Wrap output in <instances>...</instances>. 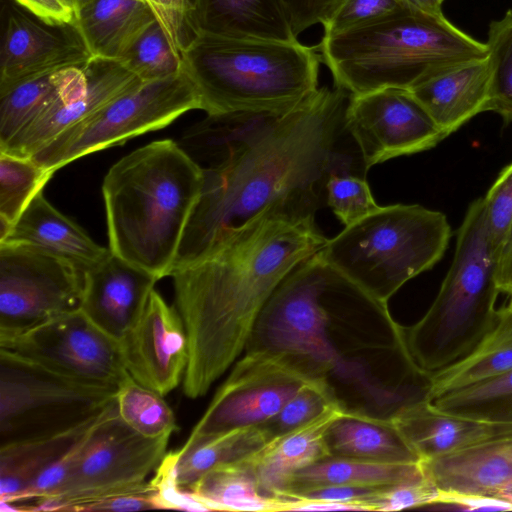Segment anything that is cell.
Instances as JSON below:
<instances>
[{"instance_id":"1","label":"cell","mask_w":512,"mask_h":512,"mask_svg":"<svg viewBox=\"0 0 512 512\" xmlns=\"http://www.w3.org/2000/svg\"><path fill=\"white\" fill-rule=\"evenodd\" d=\"M349 98L342 88L321 87L235 160L202 169L201 194L172 272L199 260L228 234L264 214L315 220L331 174L359 175L356 161L343 150Z\"/></svg>"},{"instance_id":"2","label":"cell","mask_w":512,"mask_h":512,"mask_svg":"<svg viewBox=\"0 0 512 512\" xmlns=\"http://www.w3.org/2000/svg\"><path fill=\"white\" fill-rule=\"evenodd\" d=\"M327 241L315 220L267 213L171 273L174 306L188 338L187 397L205 395L234 363L280 282Z\"/></svg>"},{"instance_id":"3","label":"cell","mask_w":512,"mask_h":512,"mask_svg":"<svg viewBox=\"0 0 512 512\" xmlns=\"http://www.w3.org/2000/svg\"><path fill=\"white\" fill-rule=\"evenodd\" d=\"M284 358L325 383L348 412L390 418L427 393L426 376L408 353L405 327L387 303L332 265L296 297Z\"/></svg>"},{"instance_id":"4","label":"cell","mask_w":512,"mask_h":512,"mask_svg":"<svg viewBox=\"0 0 512 512\" xmlns=\"http://www.w3.org/2000/svg\"><path fill=\"white\" fill-rule=\"evenodd\" d=\"M202 186V168L171 139L121 158L102 185L109 249L159 280L170 276Z\"/></svg>"},{"instance_id":"5","label":"cell","mask_w":512,"mask_h":512,"mask_svg":"<svg viewBox=\"0 0 512 512\" xmlns=\"http://www.w3.org/2000/svg\"><path fill=\"white\" fill-rule=\"evenodd\" d=\"M317 51L334 86L350 95L410 90L453 68L483 60L487 47L444 15L406 6L363 26L321 38Z\"/></svg>"},{"instance_id":"6","label":"cell","mask_w":512,"mask_h":512,"mask_svg":"<svg viewBox=\"0 0 512 512\" xmlns=\"http://www.w3.org/2000/svg\"><path fill=\"white\" fill-rule=\"evenodd\" d=\"M207 115L287 113L318 89L321 57L298 40L198 33L182 53Z\"/></svg>"},{"instance_id":"7","label":"cell","mask_w":512,"mask_h":512,"mask_svg":"<svg viewBox=\"0 0 512 512\" xmlns=\"http://www.w3.org/2000/svg\"><path fill=\"white\" fill-rule=\"evenodd\" d=\"M500 292L484 201L478 198L467 209L434 301L418 322L405 327L407 350L418 369L432 376L470 353L497 323Z\"/></svg>"},{"instance_id":"8","label":"cell","mask_w":512,"mask_h":512,"mask_svg":"<svg viewBox=\"0 0 512 512\" xmlns=\"http://www.w3.org/2000/svg\"><path fill=\"white\" fill-rule=\"evenodd\" d=\"M451 237L446 216L418 204L377 211L328 239L318 256L377 300H388L410 279L430 270Z\"/></svg>"},{"instance_id":"9","label":"cell","mask_w":512,"mask_h":512,"mask_svg":"<svg viewBox=\"0 0 512 512\" xmlns=\"http://www.w3.org/2000/svg\"><path fill=\"white\" fill-rule=\"evenodd\" d=\"M117 387L80 382L0 349V446L75 427L115 400Z\"/></svg>"},{"instance_id":"10","label":"cell","mask_w":512,"mask_h":512,"mask_svg":"<svg viewBox=\"0 0 512 512\" xmlns=\"http://www.w3.org/2000/svg\"><path fill=\"white\" fill-rule=\"evenodd\" d=\"M193 109H201L200 97L184 70L143 82L61 133L31 158L56 172L77 158L164 128Z\"/></svg>"},{"instance_id":"11","label":"cell","mask_w":512,"mask_h":512,"mask_svg":"<svg viewBox=\"0 0 512 512\" xmlns=\"http://www.w3.org/2000/svg\"><path fill=\"white\" fill-rule=\"evenodd\" d=\"M84 271L40 247L0 242V340L80 309Z\"/></svg>"},{"instance_id":"12","label":"cell","mask_w":512,"mask_h":512,"mask_svg":"<svg viewBox=\"0 0 512 512\" xmlns=\"http://www.w3.org/2000/svg\"><path fill=\"white\" fill-rule=\"evenodd\" d=\"M169 438H148L135 432L121 420L115 402L62 484L50 496L13 510L64 511L74 502L146 481L167 454Z\"/></svg>"},{"instance_id":"13","label":"cell","mask_w":512,"mask_h":512,"mask_svg":"<svg viewBox=\"0 0 512 512\" xmlns=\"http://www.w3.org/2000/svg\"><path fill=\"white\" fill-rule=\"evenodd\" d=\"M0 349L80 382L118 387L129 375L119 342L80 309L0 340Z\"/></svg>"},{"instance_id":"14","label":"cell","mask_w":512,"mask_h":512,"mask_svg":"<svg viewBox=\"0 0 512 512\" xmlns=\"http://www.w3.org/2000/svg\"><path fill=\"white\" fill-rule=\"evenodd\" d=\"M310 381L278 355L245 352L184 445L267 421Z\"/></svg>"},{"instance_id":"15","label":"cell","mask_w":512,"mask_h":512,"mask_svg":"<svg viewBox=\"0 0 512 512\" xmlns=\"http://www.w3.org/2000/svg\"><path fill=\"white\" fill-rule=\"evenodd\" d=\"M344 125L366 170L431 149L448 136L411 92L400 88L350 95Z\"/></svg>"},{"instance_id":"16","label":"cell","mask_w":512,"mask_h":512,"mask_svg":"<svg viewBox=\"0 0 512 512\" xmlns=\"http://www.w3.org/2000/svg\"><path fill=\"white\" fill-rule=\"evenodd\" d=\"M91 56L74 25L48 24L20 5L2 8L0 91L67 67H83Z\"/></svg>"},{"instance_id":"17","label":"cell","mask_w":512,"mask_h":512,"mask_svg":"<svg viewBox=\"0 0 512 512\" xmlns=\"http://www.w3.org/2000/svg\"><path fill=\"white\" fill-rule=\"evenodd\" d=\"M143 81L119 61L92 58L79 67L48 108L6 145L1 153L31 158L61 133Z\"/></svg>"},{"instance_id":"18","label":"cell","mask_w":512,"mask_h":512,"mask_svg":"<svg viewBox=\"0 0 512 512\" xmlns=\"http://www.w3.org/2000/svg\"><path fill=\"white\" fill-rule=\"evenodd\" d=\"M119 344L127 372L143 386L165 396L183 381L189 360L187 333L175 306L155 289Z\"/></svg>"},{"instance_id":"19","label":"cell","mask_w":512,"mask_h":512,"mask_svg":"<svg viewBox=\"0 0 512 512\" xmlns=\"http://www.w3.org/2000/svg\"><path fill=\"white\" fill-rule=\"evenodd\" d=\"M159 279L111 250L84 271L80 310L120 342L141 316Z\"/></svg>"},{"instance_id":"20","label":"cell","mask_w":512,"mask_h":512,"mask_svg":"<svg viewBox=\"0 0 512 512\" xmlns=\"http://www.w3.org/2000/svg\"><path fill=\"white\" fill-rule=\"evenodd\" d=\"M391 420L421 461L512 434V420H486L437 410L427 400L402 407Z\"/></svg>"},{"instance_id":"21","label":"cell","mask_w":512,"mask_h":512,"mask_svg":"<svg viewBox=\"0 0 512 512\" xmlns=\"http://www.w3.org/2000/svg\"><path fill=\"white\" fill-rule=\"evenodd\" d=\"M441 494L498 497L512 485V434L421 461Z\"/></svg>"},{"instance_id":"22","label":"cell","mask_w":512,"mask_h":512,"mask_svg":"<svg viewBox=\"0 0 512 512\" xmlns=\"http://www.w3.org/2000/svg\"><path fill=\"white\" fill-rule=\"evenodd\" d=\"M490 79L486 57L438 74L409 91L449 136L486 111Z\"/></svg>"},{"instance_id":"23","label":"cell","mask_w":512,"mask_h":512,"mask_svg":"<svg viewBox=\"0 0 512 512\" xmlns=\"http://www.w3.org/2000/svg\"><path fill=\"white\" fill-rule=\"evenodd\" d=\"M284 114L238 111L207 115L186 129L178 144L203 170L217 169L239 157Z\"/></svg>"},{"instance_id":"24","label":"cell","mask_w":512,"mask_h":512,"mask_svg":"<svg viewBox=\"0 0 512 512\" xmlns=\"http://www.w3.org/2000/svg\"><path fill=\"white\" fill-rule=\"evenodd\" d=\"M34 245L63 257L83 271L106 257L110 249L95 243L73 220L62 214L40 191L30 201L4 241Z\"/></svg>"},{"instance_id":"25","label":"cell","mask_w":512,"mask_h":512,"mask_svg":"<svg viewBox=\"0 0 512 512\" xmlns=\"http://www.w3.org/2000/svg\"><path fill=\"white\" fill-rule=\"evenodd\" d=\"M198 33L281 41L293 34L284 0H192Z\"/></svg>"},{"instance_id":"26","label":"cell","mask_w":512,"mask_h":512,"mask_svg":"<svg viewBox=\"0 0 512 512\" xmlns=\"http://www.w3.org/2000/svg\"><path fill=\"white\" fill-rule=\"evenodd\" d=\"M344 412L347 411L342 408L330 409L313 421L268 442L251 456L265 496L276 500L294 472L329 456L326 431Z\"/></svg>"},{"instance_id":"27","label":"cell","mask_w":512,"mask_h":512,"mask_svg":"<svg viewBox=\"0 0 512 512\" xmlns=\"http://www.w3.org/2000/svg\"><path fill=\"white\" fill-rule=\"evenodd\" d=\"M325 442L329 456L383 463L421 462L391 418L344 412L329 425Z\"/></svg>"},{"instance_id":"28","label":"cell","mask_w":512,"mask_h":512,"mask_svg":"<svg viewBox=\"0 0 512 512\" xmlns=\"http://www.w3.org/2000/svg\"><path fill=\"white\" fill-rule=\"evenodd\" d=\"M155 20L152 10L139 0H90L77 12L75 26L91 58L117 61Z\"/></svg>"},{"instance_id":"29","label":"cell","mask_w":512,"mask_h":512,"mask_svg":"<svg viewBox=\"0 0 512 512\" xmlns=\"http://www.w3.org/2000/svg\"><path fill=\"white\" fill-rule=\"evenodd\" d=\"M512 370V311L498 309V320L477 346L459 361L433 374L427 400Z\"/></svg>"},{"instance_id":"30","label":"cell","mask_w":512,"mask_h":512,"mask_svg":"<svg viewBox=\"0 0 512 512\" xmlns=\"http://www.w3.org/2000/svg\"><path fill=\"white\" fill-rule=\"evenodd\" d=\"M424 475L421 462L383 463L327 456L294 472L276 499L303 490L328 485L391 486Z\"/></svg>"},{"instance_id":"31","label":"cell","mask_w":512,"mask_h":512,"mask_svg":"<svg viewBox=\"0 0 512 512\" xmlns=\"http://www.w3.org/2000/svg\"><path fill=\"white\" fill-rule=\"evenodd\" d=\"M110 405L75 427L0 446V503L14 501L43 469L82 437L102 417Z\"/></svg>"},{"instance_id":"32","label":"cell","mask_w":512,"mask_h":512,"mask_svg":"<svg viewBox=\"0 0 512 512\" xmlns=\"http://www.w3.org/2000/svg\"><path fill=\"white\" fill-rule=\"evenodd\" d=\"M185 491L208 511H277V500L261 490L251 457L212 468Z\"/></svg>"},{"instance_id":"33","label":"cell","mask_w":512,"mask_h":512,"mask_svg":"<svg viewBox=\"0 0 512 512\" xmlns=\"http://www.w3.org/2000/svg\"><path fill=\"white\" fill-rule=\"evenodd\" d=\"M267 444L261 428L248 426L169 452L176 485L185 490L212 468L247 459Z\"/></svg>"},{"instance_id":"34","label":"cell","mask_w":512,"mask_h":512,"mask_svg":"<svg viewBox=\"0 0 512 512\" xmlns=\"http://www.w3.org/2000/svg\"><path fill=\"white\" fill-rule=\"evenodd\" d=\"M78 68H62L0 91V147L29 126L57 99Z\"/></svg>"},{"instance_id":"35","label":"cell","mask_w":512,"mask_h":512,"mask_svg":"<svg viewBox=\"0 0 512 512\" xmlns=\"http://www.w3.org/2000/svg\"><path fill=\"white\" fill-rule=\"evenodd\" d=\"M439 411L486 420H512V370L429 401Z\"/></svg>"},{"instance_id":"36","label":"cell","mask_w":512,"mask_h":512,"mask_svg":"<svg viewBox=\"0 0 512 512\" xmlns=\"http://www.w3.org/2000/svg\"><path fill=\"white\" fill-rule=\"evenodd\" d=\"M115 402L121 420L142 436L170 437L177 428L175 415L163 396L130 375L118 385Z\"/></svg>"},{"instance_id":"37","label":"cell","mask_w":512,"mask_h":512,"mask_svg":"<svg viewBox=\"0 0 512 512\" xmlns=\"http://www.w3.org/2000/svg\"><path fill=\"white\" fill-rule=\"evenodd\" d=\"M117 61L143 82L165 79L184 70L182 54L157 20L137 35Z\"/></svg>"},{"instance_id":"38","label":"cell","mask_w":512,"mask_h":512,"mask_svg":"<svg viewBox=\"0 0 512 512\" xmlns=\"http://www.w3.org/2000/svg\"><path fill=\"white\" fill-rule=\"evenodd\" d=\"M54 173L32 158L0 152V219L13 225Z\"/></svg>"},{"instance_id":"39","label":"cell","mask_w":512,"mask_h":512,"mask_svg":"<svg viewBox=\"0 0 512 512\" xmlns=\"http://www.w3.org/2000/svg\"><path fill=\"white\" fill-rule=\"evenodd\" d=\"M490 94L486 111L512 122V9L490 23L486 41Z\"/></svg>"},{"instance_id":"40","label":"cell","mask_w":512,"mask_h":512,"mask_svg":"<svg viewBox=\"0 0 512 512\" xmlns=\"http://www.w3.org/2000/svg\"><path fill=\"white\" fill-rule=\"evenodd\" d=\"M334 408H342V406L331 389L321 381L312 380L303 386L276 415L258 426L268 443Z\"/></svg>"},{"instance_id":"41","label":"cell","mask_w":512,"mask_h":512,"mask_svg":"<svg viewBox=\"0 0 512 512\" xmlns=\"http://www.w3.org/2000/svg\"><path fill=\"white\" fill-rule=\"evenodd\" d=\"M326 203L345 227L381 207L364 177L349 172L331 174L326 184Z\"/></svg>"},{"instance_id":"42","label":"cell","mask_w":512,"mask_h":512,"mask_svg":"<svg viewBox=\"0 0 512 512\" xmlns=\"http://www.w3.org/2000/svg\"><path fill=\"white\" fill-rule=\"evenodd\" d=\"M483 201L490 244L498 260L512 224V163L501 170Z\"/></svg>"},{"instance_id":"43","label":"cell","mask_w":512,"mask_h":512,"mask_svg":"<svg viewBox=\"0 0 512 512\" xmlns=\"http://www.w3.org/2000/svg\"><path fill=\"white\" fill-rule=\"evenodd\" d=\"M158 488L151 479L149 482L119 487L93 498L74 502L64 511H138L158 509L156 497Z\"/></svg>"},{"instance_id":"44","label":"cell","mask_w":512,"mask_h":512,"mask_svg":"<svg viewBox=\"0 0 512 512\" xmlns=\"http://www.w3.org/2000/svg\"><path fill=\"white\" fill-rule=\"evenodd\" d=\"M406 6L403 0H342L322 25L323 37L363 26Z\"/></svg>"},{"instance_id":"45","label":"cell","mask_w":512,"mask_h":512,"mask_svg":"<svg viewBox=\"0 0 512 512\" xmlns=\"http://www.w3.org/2000/svg\"><path fill=\"white\" fill-rule=\"evenodd\" d=\"M154 13L173 47L181 54L197 36L192 0H139Z\"/></svg>"},{"instance_id":"46","label":"cell","mask_w":512,"mask_h":512,"mask_svg":"<svg viewBox=\"0 0 512 512\" xmlns=\"http://www.w3.org/2000/svg\"><path fill=\"white\" fill-rule=\"evenodd\" d=\"M439 495L438 487L424 472L418 479L384 487L372 501L371 511H396L433 505Z\"/></svg>"},{"instance_id":"47","label":"cell","mask_w":512,"mask_h":512,"mask_svg":"<svg viewBox=\"0 0 512 512\" xmlns=\"http://www.w3.org/2000/svg\"><path fill=\"white\" fill-rule=\"evenodd\" d=\"M342 0H284L296 38L317 24L323 25Z\"/></svg>"},{"instance_id":"48","label":"cell","mask_w":512,"mask_h":512,"mask_svg":"<svg viewBox=\"0 0 512 512\" xmlns=\"http://www.w3.org/2000/svg\"><path fill=\"white\" fill-rule=\"evenodd\" d=\"M15 3L51 25L76 24V11L71 0H14Z\"/></svg>"},{"instance_id":"49","label":"cell","mask_w":512,"mask_h":512,"mask_svg":"<svg viewBox=\"0 0 512 512\" xmlns=\"http://www.w3.org/2000/svg\"><path fill=\"white\" fill-rule=\"evenodd\" d=\"M497 281L502 293L512 292V224L497 260Z\"/></svg>"},{"instance_id":"50","label":"cell","mask_w":512,"mask_h":512,"mask_svg":"<svg viewBox=\"0 0 512 512\" xmlns=\"http://www.w3.org/2000/svg\"><path fill=\"white\" fill-rule=\"evenodd\" d=\"M407 5L422 12L443 16L442 3L439 0H403Z\"/></svg>"},{"instance_id":"51","label":"cell","mask_w":512,"mask_h":512,"mask_svg":"<svg viewBox=\"0 0 512 512\" xmlns=\"http://www.w3.org/2000/svg\"><path fill=\"white\" fill-rule=\"evenodd\" d=\"M90 0H71L74 8H75V11H76V17H77V12L83 7L85 6Z\"/></svg>"},{"instance_id":"52","label":"cell","mask_w":512,"mask_h":512,"mask_svg":"<svg viewBox=\"0 0 512 512\" xmlns=\"http://www.w3.org/2000/svg\"><path fill=\"white\" fill-rule=\"evenodd\" d=\"M509 297H510V300L507 304V306L509 307V309L512 311V292L509 294Z\"/></svg>"},{"instance_id":"53","label":"cell","mask_w":512,"mask_h":512,"mask_svg":"<svg viewBox=\"0 0 512 512\" xmlns=\"http://www.w3.org/2000/svg\"><path fill=\"white\" fill-rule=\"evenodd\" d=\"M441 3H443L444 0H439Z\"/></svg>"}]
</instances>
